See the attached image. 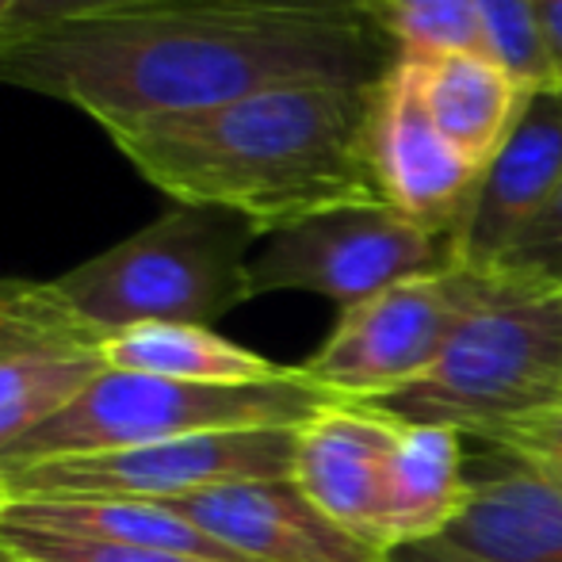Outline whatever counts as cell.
Listing matches in <instances>:
<instances>
[{
    "mask_svg": "<svg viewBox=\"0 0 562 562\" xmlns=\"http://www.w3.org/2000/svg\"><path fill=\"white\" fill-rule=\"evenodd\" d=\"M0 540L12 551H20L27 562H203L192 555H177V551L126 548V543L85 540V536L46 532V528L8 525V520H0Z\"/></svg>",
    "mask_w": 562,
    "mask_h": 562,
    "instance_id": "cell-21",
    "label": "cell"
},
{
    "mask_svg": "<svg viewBox=\"0 0 562 562\" xmlns=\"http://www.w3.org/2000/svg\"><path fill=\"white\" fill-rule=\"evenodd\" d=\"M414 66L422 104L440 134L479 169H486L513 134L528 104V89L490 54L406 58Z\"/></svg>",
    "mask_w": 562,
    "mask_h": 562,
    "instance_id": "cell-16",
    "label": "cell"
},
{
    "mask_svg": "<svg viewBox=\"0 0 562 562\" xmlns=\"http://www.w3.org/2000/svg\"><path fill=\"white\" fill-rule=\"evenodd\" d=\"M467 440H479V445L505 451V456L520 459L525 467H532L543 479L562 486V409L532 417V422L505 425V429L486 432V437H467Z\"/></svg>",
    "mask_w": 562,
    "mask_h": 562,
    "instance_id": "cell-23",
    "label": "cell"
},
{
    "mask_svg": "<svg viewBox=\"0 0 562 562\" xmlns=\"http://www.w3.org/2000/svg\"><path fill=\"white\" fill-rule=\"evenodd\" d=\"M490 272H509L532 283H562V184L543 207V215L520 234L509 257Z\"/></svg>",
    "mask_w": 562,
    "mask_h": 562,
    "instance_id": "cell-22",
    "label": "cell"
},
{
    "mask_svg": "<svg viewBox=\"0 0 562 562\" xmlns=\"http://www.w3.org/2000/svg\"><path fill=\"white\" fill-rule=\"evenodd\" d=\"M394 58L490 54L474 0H360Z\"/></svg>",
    "mask_w": 562,
    "mask_h": 562,
    "instance_id": "cell-19",
    "label": "cell"
},
{
    "mask_svg": "<svg viewBox=\"0 0 562 562\" xmlns=\"http://www.w3.org/2000/svg\"><path fill=\"white\" fill-rule=\"evenodd\" d=\"M104 363L134 375H161L180 383L245 386L283 379L291 368L218 337L207 326H131L104 337Z\"/></svg>",
    "mask_w": 562,
    "mask_h": 562,
    "instance_id": "cell-18",
    "label": "cell"
},
{
    "mask_svg": "<svg viewBox=\"0 0 562 562\" xmlns=\"http://www.w3.org/2000/svg\"><path fill=\"white\" fill-rule=\"evenodd\" d=\"M104 337L54 280L0 276V451L61 414L108 368Z\"/></svg>",
    "mask_w": 562,
    "mask_h": 562,
    "instance_id": "cell-9",
    "label": "cell"
},
{
    "mask_svg": "<svg viewBox=\"0 0 562 562\" xmlns=\"http://www.w3.org/2000/svg\"><path fill=\"white\" fill-rule=\"evenodd\" d=\"M562 184V89L528 92L513 134L482 172V184L456 234L459 265L490 272L543 215Z\"/></svg>",
    "mask_w": 562,
    "mask_h": 562,
    "instance_id": "cell-13",
    "label": "cell"
},
{
    "mask_svg": "<svg viewBox=\"0 0 562 562\" xmlns=\"http://www.w3.org/2000/svg\"><path fill=\"white\" fill-rule=\"evenodd\" d=\"M402 422L371 402L340 398L295 429V486L334 525L386 551V471Z\"/></svg>",
    "mask_w": 562,
    "mask_h": 562,
    "instance_id": "cell-12",
    "label": "cell"
},
{
    "mask_svg": "<svg viewBox=\"0 0 562 562\" xmlns=\"http://www.w3.org/2000/svg\"><path fill=\"white\" fill-rule=\"evenodd\" d=\"M8 525L46 528V532L85 536V540L157 548L203 562H241L203 528L161 502H108V497H12L0 509Z\"/></svg>",
    "mask_w": 562,
    "mask_h": 562,
    "instance_id": "cell-17",
    "label": "cell"
},
{
    "mask_svg": "<svg viewBox=\"0 0 562 562\" xmlns=\"http://www.w3.org/2000/svg\"><path fill=\"white\" fill-rule=\"evenodd\" d=\"M467 474L471 497L451 543L490 562H562V486L479 440H467Z\"/></svg>",
    "mask_w": 562,
    "mask_h": 562,
    "instance_id": "cell-14",
    "label": "cell"
},
{
    "mask_svg": "<svg viewBox=\"0 0 562 562\" xmlns=\"http://www.w3.org/2000/svg\"><path fill=\"white\" fill-rule=\"evenodd\" d=\"M391 61L360 0H165L0 31V85L100 126L211 112L276 85L379 81Z\"/></svg>",
    "mask_w": 562,
    "mask_h": 562,
    "instance_id": "cell-1",
    "label": "cell"
},
{
    "mask_svg": "<svg viewBox=\"0 0 562 562\" xmlns=\"http://www.w3.org/2000/svg\"><path fill=\"white\" fill-rule=\"evenodd\" d=\"M8 505V479H4V471H0V509Z\"/></svg>",
    "mask_w": 562,
    "mask_h": 562,
    "instance_id": "cell-29",
    "label": "cell"
},
{
    "mask_svg": "<svg viewBox=\"0 0 562 562\" xmlns=\"http://www.w3.org/2000/svg\"><path fill=\"white\" fill-rule=\"evenodd\" d=\"M340 402L303 368L283 379L245 386L180 383L161 375L104 368L61 414L0 451V471L66 456H100L138 445H161L200 432L303 429L314 414Z\"/></svg>",
    "mask_w": 562,
    "mask_h": 562,
    "instance_id": "cell-5",
    "label": "cell"
},
{
    "mask_svg": "<svg viewBox=\"0 0 562 562\" xmlns=\"http://www.w3.org/2000/svg\"><path fill=\"white\" fill-rule=\"evenodd\" d=\"M386 562H490L474 551L459 548L451 543L448 536H437V540H425V543H409V548H394Z\"/></svg>",
    "mask_w": 562,
    "mask_h": 562,
    "instance_id": "cell-25",
    "label": "cell"
},
{
    "mask_svg": "<svg viewBox=\"0 0 562 562\" xmlns=\"http://www.w3.org/2000/svg\"><path fill=\"white\" fill-rule=\"evenodd\" d=\"M149 4H165V0H20L0 31L50 27V23L89 20V15L126 12V8H149Z\"/></svg>",
    "mask_w": 562,
    "mask_h": 562,
    "instance_id": "cell-24",
    "label": "cell"
},
{
    "mask_svg": "<svg viewBox=\"0 0 562 562\" xmlns=\"http://www.w3.org/2000/svg\"><path fill=\"white\" fill-rule=\"evenodd\" d=\"M295 429L200 432L161 445H138L100 456H66L12 467V497H108V502H180L226 482L291 479Z\"/></svg>",
    "mask_w": 562,
    "mask_h": 562,
    "instance_id": "cell-8",
    "label": "cell"
},
{
    "mask_svg": "<svg viewBox=\"0 0 562 562\" xmlns=\"http://www.w3.org/2000/svg\"><path fill=\"white\" fill-rule=\"evenodd\" d=\"M471 497L467 440L448 425L402 422L386 471V555L448 536Z\"/></svg>",
    "mask_w": 562,
    "mask_h": 562,
    "instance_id": "cell-15",
    "label": "cell"
},
{
    "mask_svg": "<svg viewBox=\"0 0 562 562\" xmlns=\"http://www.w3.org/2000/svg\"><path fill=\"white\" fill-rule=\"evenodd\" d=\"M536 12H540L543 43H548L551 66H555L559 89H562V0H536Z\"/></svg>",
    "mask_w": 562,
    "mask_h": 562,
    "instance_id": "cell-26",
    "label": "cell"
},
{
    "mask_svg": "<svg viewBox=\"0 0 562 562\" xmlns=\"http://www.w3.org/2000/svg\"><path fill=\"white\" fill-rule=\"evenodd\" d=\"M456 241L414 226L386 203L340 207L291 223L265 237L249 260L252 299L272 291H311L329 303L356 306L394 283L456 268Z\"/></svg>",
    "mask_w": 562,
    "mask_h": 562,
    "instance_id": "cell-6",
    "label": "cell"
},
{
    "mask_svg": "<svg viewBox=\"0 0 562 562\" xmlns=\"http://www.w3.org/2000/svg\"><path fill=\"white\" fill-rule=\"evenodd\" d=\"M257 237L265 234L234 211L172 203L54 283L108 337L154 322L211 329L252 299L249 249Z\"/></svg>",
    "mask_w": 562,
    "mask_h": 562,
    "instance_id": "cell-4",
    "label": "cell"
},
{
    "mask_svg": "<svg viewBox=\"0 0 562 562\" xmlns=\"http://www.w3.org/2000/svg\"><path fill=\"white\" fill-rule=\"evenodd\" d=\"M0 562H27V559H23L20 551H12V548H8L4 540H0Z\"/></svg>",
    "mask_w": 562,
    "mask_h": 562,
    "instance_id": "cell-27",
    "label": "cell"
},
{
    "mask_svg": "<svg viewBox=\"0 0 562 562\" xmlns=\"http://www.w3.org/2000/svg\"><path fill=\"white\" fill-rule=\"evenodd\" d=\"M371 406L398 422L486 437L562 409V283L486 272L440 360Z\"/></svg>",
    "mask_w": 562,
    "mask_h": 562,
    "instance_id": "cell-3",
    "label": "cell"
},
{
    "mask_svg": "<svg viewBox=\"0 0 562 562\" xmlns=\"http://www.w3.org/2000/svg\"><path fill=\"white\" fill-rule=\"evenodd\" d=\"M482 280L486 272L456 265L345 306L326 345L299 368L340 398H391L440 360L456 326L479 299Z\"/></svg>",
    "mask_w": 562,
    "mask_h": 562,
    "instance_id": "cell-7",
    "label": "cell"
},
{
    "mask_svg": "<svg viewBox=\"0 0 562 562\" xmlns=\"http://www.w3.org/2000/svg\"><path fill=\"white\" fill-rule=\"evenodd\" d=\"M20 4V0H0V27L8 23V15H12V8Z\"/></svg>",
    "mask_w": 562,
    "mask_h": 562,
    "instance_id": "cell-28",
    "label": "cell"
},
{
    "mask_svg": "<svg viewBox=\"0 0 562 562\" xmlns=\"http://www.w3.org/2000/svg\"><path fill=\"white\" fill-rule=\"evenodd\" d=\"M375 85H276L211 112L104 131L172 203L234 211L268 237L326 211L383 203L371 165Z\"/></svg>",
    "mask_w": 562,
    "mask_h": 562,
    "instance_id": "cell-2",
    "label": "cell"
},
{
    "mask_svg": "<svg viewBox=\"0 0 562 562\" xmlns=\"http://www.w3.org/2000/svg\"><path fill=\"white\" fill-rule=\"evenodd\" d=\"M371 165L386 207L451 241L486 172L440 134V126L425 112L414 66L406 58H394L375 85Z\"/></svg>",
    "mask_w": 562,
    "mask_h": 562,
    "instance_id": "cell-10",
    "label": "cell"
},
{
    "mask_svg": "<svg viewBox=\"0 0 562 562\" xmlns=\"http://www.w3.org/2000/svg\"><path fill=\"white\" fill-rule=\"evenodd\" d=\"M161 505L188 517L241 562H386V551L334 525L295 479L226 482Z\"/></svg>",
    "mask_w": 562,
    "mask_h": 562,
    "instance_id": "cell-11",
    "label": "cell"
},
{
    "mask_svg": "<svg viewBox=\"0 0 562 562\" xmlns=\"http://www.w3.org/2000/svg\"><path fill=\"white\" fill-rule=\"evenodd\" d=\"M474 8H479L490 58L502 61L528 92L555 89L559 77L543 43L536 0H474Z\"/></svg>",
    "mask_w": 562,
    "mask_h": 562,
    "instance_id": "cell-20",
    "label": "cell"
}]
</instances>
